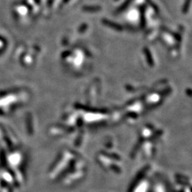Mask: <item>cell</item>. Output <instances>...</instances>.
<instances>
[{
  "instance_id": "5b68a950",
  "label": "cell",
  "mask_w": 192,
  "mask_h": 192,
  "mask_svg": "<svg viewBox=\"0 0 192 192\" xmlns=\"http://www.w3.org/2000/svg\"><path fill=\"white\" fill-rule=\"evenodd\" d=\"M132 1H133V0H125V1L121 4L120 6H119V8H117V12H122L123 11L126 9L130 6V4L132 3Z\"/></svg>"
},
{
  "instance_id": "8992f818",
  "label": "cell",
  "mask_w": 192,
  "mask_h": 192,
  "mask_svg": "<svg viewBox=\"0 0 192 192\" xmlns=\"http://www.w3.org/2000/svg\"><path fill=\"white\" fill-rule=\"evenodd\" d=\"M190 4H191V0H185L182 8V12L183 14H187L188 12L190 7Z\"/></svg>"
},
{
  "instance_id": "ba28073f",
  "label": "cell",
  "mask_w": 192,
  "mask_h": 192,
  "mask_svg": "<svg viewBox=\"0 0 192 192\" xmlns=\"http://www.w3.org/2000/svg\"><path fill=\"white\" fill-rule=\"evenodd\" d=\"M146 2H147V4H148L151 8H153V9L155 10L156 12L157 13L159 12V8H158V6L156 5L155 3H154V2H152V0H146Z\"/></svg>"
},
{
  "instance_id": "30bf717a",
  "label": "cell",
  "mask_w": 192,
  "mask_h": 192,
  "mask_svg": "<svg viewBox=\"0 0 192 192\" xmlns=\"http://www.w3.org/2000/svg\"><path fill=\"white\" fill-rule=\"evenodd\" d=\"M71 55V51H65L61 53V57L63 59H66V58Z\"/></svg>"
},
{
  "instance_id": "3957f363",
  "label": "cell",
  "mask_w": 192,
  "mask_h": 192,
  "mask_svg": "<svg viewBox=\"0 0 192 192\" xmlns=\"http://www.w3.org/2000/svg\"><path fill=\"white\" fill-rule=\"evenodd\" d=\"M143 51H144L145 56H146L147 63H148V64L150 66H154V60H153L152 55H151V53L150 52V51L149 50L148 48H147V47H144V48H143Z\"/></svg>"
},
{
  "instance_id": "277c9868",
  "label": "cell",
  "mask_w": 192,
  "mask_h": 192,
  "mask_svg": "<svg viewBox=\"0 0 192 192\" xmlns=\"http://www.w3.org/2000/svg\"><path fill=\"white\" fill-rule=\"evenodd\" d=\"M82 9L85 12H98L102 9V8L100 6H84L82 8Z\"/></svg>"
},
{
  "instance_id": "7a4b0ae2",
  "label": "cell",
  "mask_w": 192,
  "mask_h": 192,
  "mask_svg": "<svg viewBox=\"0 0 192 192\" xmlns=\"http://www.w3.org/2000/svg\"><path fill=\"white\" fill-rule=\"evenodd\" d=\"M145 10H146V6L144 4L140 6V27L144 28L146 25V18H145Z\"/></svg>"
},
{
  "instance_id": "9c48e42d",
  "label": "cell",
  "mask_w": 192,
  "mask_h": 192,
  "mask_svg": "<svg viewBox=\"0 0 192 192\" xmlns=\"http://www.w3.org/2000/svg\"><path fill=\"white\" fill-rule=\"evenodd\" d=\"M166 31H167L168 33L171 34V35H172V36H173V37H174L176 41H181V36L180 35H179V34L174 33V32H172V31H169V30H166Z\"/></svg>"
},
{
  "instance_id": "6da1fadb",
  "label": "cell",
  "mask_w": 192,
  "mask_h": 192,
  "mask_svg": "<svg viewBox=\"0 0 192 192\" xmlns=\"http://www.w3.org/2000/svg\"><path fill=\"white\" fill-rule=\"evenodd\" d=\"M102 23H103L105 26L111 28V29L115 30L117 31H122L123 30V27H122L120 24L114 22V21L109 20V19H104L102 20Z\"/></svg>"
},
{
  "instance_id": "8fae6325",
  "label": "cell",
  "mask_w": 192,
  "mask_h": 192,
  "mask_svg": "<svg viewBox=\"0 0 192 192\" xmlns=\"http://www.w3.org/2000/svg\"><path fill=\"white\" fill-rule=\"evenodd\" d=\"M69 2V0H63V2L64 3H67V2Z\"/></svg>"
},
{
  "instance_id": "52a82bcc",
  "label": "cell",
  "mask_w": 192,
  "mask_h": 192,
  "mask_svg": "<svg viewBox=\"0 0 192 192\" xmlns=\"http://www.w3.org/2000/svg\"><path fill=\"white\" fill-rule=\"evenodd\" d=\"M87 27H88V25H87V23H82V24L80 26V27H78V31L79 32V33H80V34L84 33V32L86 31V30L87 29Z\"/></svg>"
},
{
  "instance_id": "7c38bea8",
  "label": "cell",
  "mask_w": 192,
  "mask_h": 192,
  "mask_svg": "<svg viewBox=\"0 0 192 192\" xmlns=\"http://www.w3.org/2000/svg\"><path fill=\"white\" fill-rule=\"evenodd\" d=\"M115 1H117V0H115Z\"/></svg>"
}]
</instances>
